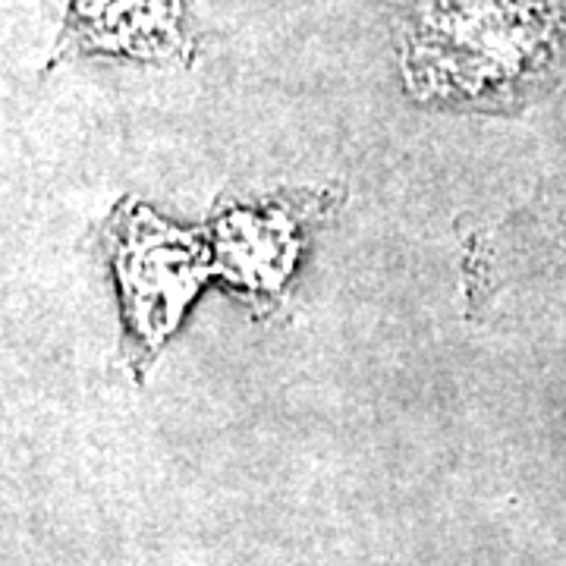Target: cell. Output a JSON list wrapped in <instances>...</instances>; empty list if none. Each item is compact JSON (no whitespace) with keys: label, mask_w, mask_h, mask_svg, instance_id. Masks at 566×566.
Returning <instances> with one entry per match:
<instances>
[{"label":"cell","mask_w":566,"mask_h":566,"mask_svg":"<svg viewBox=\"0 0 566 566\" xmlns=\"http://www.w3.org/2000/svg\"><path fill=\"white\" fill-rule=\"evenodd\" d=\"M403 66L424 104L516 111L566 73V0H416Z\"/></svg>","instance_id":"obj_1"},{"label":"cell","mask_w":566,"mask_h":566,"mask_svg":"<svg viewBox=\"0 0 566 566\" xmlns=\"http://www.w3.org/2000/svg\"><path fill=\"white\" fill-rule=\"evenodd\" d=\"M111 262L120 281L129 353L142 368L177 331L199 286L218 274L214 249L202 233L129 202L111 221Z\"/></svg>","instance_id":"obj_2"},{"label":"cell","mask_w":566,"mask_h":566,"mask_svg":"<svg viewBox=\"0 0 566 566\" xmlns=\"http://www.w3.org/2000/svg\"><path fill=\"white\" fill-rule=\"evenodd\" d=\"M218 274L249 293H274L293 271L300 237L290 208H233L211 227Z\"/></svg>","instance_id":"obj_3"},{"label":"cell","mask_w":566,"mask_h":566,"mask_svg":"<svg viewBox=\"0 0 566 566\" xmlns=\"http://www.w3.org/2000/svg\"><path fill=\"white\" fill-rule=\"evenodd\" d=\"M73 35L88 51L167 57L180 48V0H76Z\"/></svg>","instance_id":"obj_4"}]
</instances>
